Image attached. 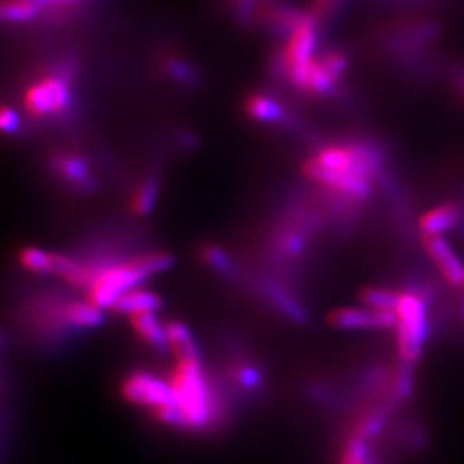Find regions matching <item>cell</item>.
I'll return each instance as SVG.
<instances>
[{
  "label": "cell",
  "instance_id": "cell-19",
  "mask_svg": "<svg viewBox=\"0 0 464 464\" xmlns=\"http://www.w3.org/2000/svg\"><path fill=\"white\" fill-rule=\"evenodd\" d=\"M19 264L34 274H52L53 253L36 246H26L19 251Z\"/></svg>",
  "mask_w": 464,
  "mask_h": 464
},
{
  "label": "cell",
  "instance_id": "cell-4",
  "mask_svg": "<svg viewBox=\"0 0 464 464\" xmlns=\"http://www.w3.org/2000/svg\"><path fill=\"white\" fill-rule=\"evenodd\" d=\"M430 293L421 285L401 291L394 327L399 362L416 366L423 358L430 337Z\"/></svg>",
  "mask_w": 464,
  "mask_h": 464
},
{
  "label": "cell",
  "instance_id": "cell-24",
  "mask_svg": "<svg viewBox=\"0 0 464 464\" xmlns=\"http://www.w3.org/2000/svg\"><path fill=\"white\" fill-rule=\"evenodd\" d=\"M167 74L183 84H193L197 80V72L195 69L189 66L183 59H178V57H170L167 59L166 63Z\"/></svg>",
  "mask_w": 464,
  "mask_h": 464
},
{
  "label": "cell",
  "instance_id": "cell-14",
  "mask_svg": "<svg viewBox=\"0 0 464 464\" xmlns=\"http://www.w3.org/2000/svg\"><path fill=\"white\" fill-rule=\"evenodd\" d=\"M169 351L178 360H199V348L193 331L181 320H169L166 324Z\"/></svg>",
  "mask_w": 464,
  "mask_h": 464
},
{
  "label": "cell",
  "instance_id": "cell-30",
  "mask_svg": "<svg viewBox=\"0 0 464 464\" xmlns=\"http://www.w3.org/2000/svg\"><path fill=\"white\" fill-rule=\"evenodd\" d=\"M463 291H464V284H463Z\"/></svg>",
  "mask_w": 464,
  "mask_h": 464
},
{
  "label": "cell",
  "instance_id": "cell-17",
  "mask_svg": "<svg viewBox=\"0 0 464 464\" xmlns=\"http://www.w3.org/2000/svg\"><path fill=\"white\" fill-rule=\"evenodd\" d=\"M360 299L363 301L365 306L396 314L399 299H401V291H394V289H389V287H373L372 285V287L362 289Z\"/></svg>",
  "mask_w": 464,
  "mask_h": 464
},
{
  "label": "cell",
  "instance_id": "cell-7",
  "mask_svg": "<svg viewBox=\"0 0 464 464\" xmlns=\"http://www.w3.org/2000/svg\"><path fill=\"white\" fill-rule=\"evenodd\" d=\"M316 24L312 16H301L293 24V32L284 50V66L291 83H299L304 71L315 61Z\"/></svg>",
  "mask_w": 464,
  "mask_h": 464
},
{
  "label": "cell",
  "instance_id": "cell-8",
  "mask_svg": "<svg viewBox=\"0 0 464 464\" xmlns=\"http://www.w3.org/2000/svg\"><path fill=\"white\" fill-rule=\"evenodd\" d=\"M327 324L337 331H394L396 314L370 306H341L329 312Z\"/></svg>",
  "mask_w": 464,
  "mask_h": 464
},
{
  "label": "cell",
  "instance_id": "cell-2",
  "mask_svg": "<svg viewBox=\"0 0 464 464\" xmlns=\"http://www.w3.org/2000/svg\"><path fill=\"white\" fill-rule=\"evenodd\" d=\"M186 430L201 431L217 423L220 399L199 360H178L169 375Z\"/></svg>",
  "mask_w": 464,
  "mask_h": 464
},
{
  "label": "cell",
  "instance_id": "cell-9",
  "mask_svg": "<svg viewBox=\"0 0 464 464\" xmlns=\"http://www.w3.org/2000/svg\"><path fill=\"white\" fill-rule=\"evenodd\" d=\"M425 251L430 256L433 266L440 272L444 281L463 287L464 284V264L458 251L449 245L444 236H433V237H423Z\"/></svg>",
  "mask_w": 464,
  "mask_h": 464
},
{
  "label": "cell",
  "instance_id": "cell-28",
  "mask_svg": "<svg viewBox=\"0 0 464 464\" xmlns=\"http://www.w3.org/2000/svg\"><path fill=\"white\" fill-rule=\"evenodd\" d=\"M334 2L335 0H318V5H320V9H329Z\"/></svg>",
  "mask_w": 464,
  "mask_h": 464
},
{
  "label": "cell",
  "instance_id": "cell-20",
  "mask_svg": "<svg viewBox=\"0 0 464 464\" xmlns=\"http://www.w3.org/2000/svg\"><path fill=\"white\" fill-rule=\"evenodd\" d=\"M159 199V184L155 179H147L140 184L131 198V210L136 216H149Z\"/></svg>",
  "mask_w": 464,
  "mask_h": 464
},
{
  "label": "cell",
  "instance_id": "cell-29",
  "mask_svg": "<svg viewBox=\"0 0 464 464\" xmlns=\"http://www.w3.org/2000/svg\"><path fill=\"white\" fill-rule=\"evenodd\" d=\"M458 88H459V92L463 93L464 95V72H461V74H458Z\"/></svg>",
  "mask_w": 464,
  "mask_h": 464
},
{
  "label": "cell",
  "instance_id": "cell-11",
  "mask_svg": "<svg viewBox=\"0 0 464 464\" xmlns=\"http://www.w3.org/2000/svg\"><path fill=\"white\" fill-rule=\"evenodd\" d=\"M461 218V208L456 203H442L420 217V232L423 237L444 236L446 232L454 229Z\"/></svg>",
  "mask_w": 464,
  "mask_h": 464
},
{
  "label": "cell",
  "instance_id": "cell-1",
  "mask_svg": "<svg viewBox=\"0 0 464 464\" xmlns=\"http://www.w3.org/2000/svg\"><path fill=\"white\" fill-rule=\"evenodd\" d=\"M304 174L351 199H365L372 195L373 178L381 169V155L365 143L331 145L316 151L304 164Z\"/></svg>",
  "mask_w": 464,
  "mask_h": 464
},
{
  "label": "cell",
  "instance_id": "cell-25",
  "mask_svg": "<svg viewBox=\"0 0 464 464\" xmlns=\"http://www.w3.org/2000/svg\"><path fill=\"white\" fill-rule=\"evenodd\" d=\"M0 128L5 134H14L19 131L21 128V117L17 114L14 109H11L9 105L2 107L0 112Z\"/></svg>",
  "mask_w": 464,
  "mask_h": 464
},
{
  "label": "cell",
  "instance_id": "cell-23",
  "mask_svg": "<svg viewBox=\"0 0 464 464\" xmlns=\"http://www.w3.org/2000/svg\"><path fill=\"white\" fill-rule=\"evenodd\" d=\"M201 256H203V262L210 266L212 270L218 272V274L231 276V274H234V270H236L231 255L226 249L216 246V245L205 246Z\"/></svg>",
  "mask_w": 464,
  "mask_h": 464
},
{
  "label": "cell",
  "instance_id": "cell-10",
  "mask_svg": "<svg viewBox=\"0 0 464 464\" xmlns=\"http://www.w3.org/2000/svg\"><path fill=\"white\" fill-rule=\"evenodd\" d=\"M55 316L69 327L76 329H97L105 322V310L86 301H66L57 310Z\"/></svg>",
  "mask_w": 464,
  "mask_h": 464
},
{
  "label": "cell",
  "instance_id": "cell-15",
  "mask_svg": "<svg viewBox=\"0 0 464 464\" xmlns=\"http://www.w3.org/2000/svg\"><path fill=\"white\" fill-rule=\"evenodd\" d=\"M246 111L251 119H256L260 122H268V124L281 122L282 119L285 117V111H284L281 102L270 99L266 95H251L246 102Z\"/></svg>",
  "mask_w": 464,
  "mask_h": 464
},
{
  "label": "cell",
  "instance_id": "cell-18",
  "mask_svg": "<svg viewBox=\"0 0 464 464\" xmlns=\"http://www.w3.org/2000/svg\"><path fill=\"white\" fill-rule=\"evenodd\" d=\"M229 377L232 383L243 391H258L264 385V372L248 362H237L231 366Z\"/></svg>",
  "mask_w": 464,
  "mask_h": 464
},
{
  "label": "cell",
  "instance_id": "cell-13",
  "mask_svg": "<svg viewBox=\"0 0 464 464\" xmlns=\"http://www.w3.org/2000/svg\"><path fill=\"white\" fill-rule=\"evenodd\" d=\"M162 304H164V301L155 291L136 287L117 299L116 304L112 306V312L117 315L126 316L150 314V312L157 314L162 308Z\"/></svg>",
  "mask_w": 464,
  "mask_h": 464
},
{
  "label": "cell",
  "instance_id": "cell-5",
  "mask_svg": "<svg viewBox=\"0 0 464 464\" xmlns=\"http://www.w3.org/2000/svg\"><path fill=\"white\" fill-rule=\"evenodd\" d=\"M119 389H121V396L128 404L150 410V413L159 408L178 406L170 382L164 381L162 377L151 372L136 370L128 373L121 382Z\"/></svg>",
  "mask_w": 464,
  "mask_h": 464
},
{
  "label": "cell",
  "instance_id": "cell-26",
  "mask_svg": "<svg viewBox=\"0 0 464 464\" xmlns=\"http://www.w3.org/2000/svg\"><path fill=\"white\" fill-rule=\"evenodd\" d=\"M32 2L40 11H44V9L53 7V5H69V4H72L76 0H32Z\"/></svg>",
  "mask_w": 464,
  "mask_h": 464
},
{
  "label": "cell",
  "instance_id": "cell-16",
  "mask_svg": "<svg viewBox=\"0 0 464 464\" xmlns=\"http://www.w3.org/2000/svg\"><path fill=\"white\" fill-rule=\"evenodd\" d=\"M266 296L277 306V310L284 315L289 316L295 322H303L306 318V312L301 306L298 299L293 298L285 289L279 287L277 284H266Z\"/></svg>",
  "mask_w": 464,
  "mask_h": 464
},
{
  "label": "cell",
  "instance_id": "cell-27",
  "mask_svg": "<svg viewBox=\"0 0 464 464\" xmlns=\"http://www.w3.org/2000/svg\"><path fill=\"white\" fill-rule=\"evenodd\" d=\"M253 4H255V0H237V9L241 14H248Z\"/></svg>",
  "mask_w": 464,
  "mask_h": 464
},
{
  "label": "cell",
  "instance_id": "cell-3",
  "mask_svg": "<svg viewBox=\"0 0 464 464\" xmlns=\"http://www.w3.org/2000/svg\"><path fill=\"white\" fill-rule=\"evenodd\" d=\"M174 262V255L167 251H151L119 264L100 266L95 281L86 291V299L102 310H112L117 299L150 277L167 272Z\"/></svg>",
  "mask_w": 464,
  "mask_h": 464
},
{
  "label": "cell",
  "instance_id": "cell-21",
  "mask_svg": "<svg viewBox=\"0 0 464 464\" xmlns=\"http://www.w3.org/2000/svg\"><path fill=\"white\" fill-rule=\"evenodd\" d=\"M0 14L5 23H28L40 14L32 0H4Z\"/></svg>",
  "mask_w": 464,
  "mask_h": 464
},
{
  "label": "cell",
  "instance_id": "cell-12",
  "mask_svg": "<svg viewBox=\"0 0 464 464\" xmlns=\"http://www.w3.org/2000/svg\"><path fill=\"white\" fill-rule=\"evenodd\" d=\"M130 325L134 334L159 354L170 353L169 351V339H167L166 324L160 322L157 314H140V315L130 316Z\"/></svg>",
  "mask_w": 464,
  "mask_h": 464
},
{
  "label": "cell",
  "instance_id": "cell-6",
  "mask_svg": "<svg viewBox=\"0 0 464 464\" xmlns=\"http://www.w3.org/2000/svg\"><path fill=\"white\" fill-rule=\"evenodd\" d=\"M71 84L61 74H50L32 84L24 93V107L34 117L57 116L71 105Z\"/></svg>",
  "mask_w": 464,
  "mask_h": 464
},
{
  "label": "cell",
  "instance_id": "cell-22",
  "mask_svg": "<svg viewBox=\"0 0 464 464\" xmlns=\"http://www.w3.org/2000/svg\"><path fill=\"white\" fill-rule=\"evenodd\" d=\"M57 172L66 178L69 183L83 184L90 178V169L78 155H63L55 162Z\"/></svg>",
  "mask_w": 464,
  "mask_h": 464
}]
</instances>
